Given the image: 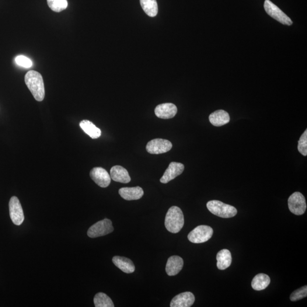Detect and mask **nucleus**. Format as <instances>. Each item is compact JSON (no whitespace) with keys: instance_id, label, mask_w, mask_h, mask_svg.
<instances>
[{"instance_id":"f257e3e1","label":"nucleus","mask_w":307,"mask_h":307,"mask_svg":"<svg viewBox=\"0 0 307 307\" xmlns=\"http://www.w3.org/2000/svg\"><path fill=\"white\" fill-rule=\"evenodd\" d=\"M25 82L34 99L38 102L43 101L45 90L44 79L40 73L33 70L27 72L25 76Z\"/></svg>"},{"instance_id":"f03ea898","label":"nucleus","mask_w":307,"mask_h":307,"mask_svg":"<svg viewBox=\"0 0 307 307\" xmlns=\"http://www.w3.org/2000/svg\"><path fill=\"white\" fill-rule=\"evenodd\" d=\"M184 224V215L182 211L176 206L171 207L167 212L165 224L169 232L177 233L180 231Z\"/></svg>"},{"instance_id":"7ed1b4c3","label":"nucleus","mask_w":307,"mask_h":307,"mask_svg":"<svg viewBox=\"0 0 307 307\" xmlns=\"http://www.w3.org/2000/svg\"><path fill=\"white\" fill-rule=\"evenodd\" d=\"M207 207L212 214L222 218L235 217L237 210L233 206L226 204L219 200H211L208 202Z\"/></svg>"},{"instance_id":"20e7f679","label":"nucleus","mask_w":307,"mask_h":307,"mask_svg":"<svg viewBox=\"0 0 307 307\" xmlns=\"http://www.w3.org/2000/svg\"><path fill=\"white\" fill-rule=\"evenodd\" d=\"M214 234V230L207 225H199L188 234V239L195 243H201L208 241Z\"/></svg>"},{"instance_id":"39448f33","label":"nucleus","mask_w":307,"mask_h":307,"mask_svg":"<svg viewBox=\"0 0 307 307\" xmlns=\"http://www.w3.org/2000/svg\"><path fill=\"white\" fill-rule=\"evenodd\" d=\"M114 230L112 222L110 219H106L95 223L90 226L87 232L90 238H97L111 233Z\"/></svg>"},{"instance_id":"423d86ee","label":"nucleus","mask_w":307,"mask_h":307,"mask_svg":"<svg viewBox=\"0 0 307 307\" xmlns=\"http://www.w3.org/2000/svg\"><path fill=\"white\" fill-rule=\"evenodd\" d=\"M264 8L268 15L283 25L288 26L292 25L293 23L292 20L270 0H265Z\"/></svg>"},{"instance_id":"0eeeda50","label":"nucleus","mask_w":307,"mask_h":307,"mask_svg":"<svg viewBox=\"0 0 307 307\" xmlns=\"http://www.w3.org/2000/svg\"><path fill=\"white\" fill-rule=\"evenodd\" d=\"M288 205L289 211L298 216L304 214L307 209L305 197L299 192H295L289 197Z\"/></svg>"},{"instance_id":"6e6552de","label":"nucleus","mask_w":307,"mask_h":307,"mask_svg":"<svg viewBox=\"0 0 307 307\" xmlns=\"http://www.w3.org/2000/svg\"><path fill=\"white\" fill-rule=\"evenodd\" d=\"M9 207L10 218L14 224L18 226L22 225L25 216L19 198L16 197H12L9 201Z\"/></svg>"},{"instance_id":"1a4fd4ad","label":"nucleus","mask_w":307,"mask_h":307,"mask_svg":"<svg viewBox=\"0 0 307 307\" xmlns=\"http://www.w3.org/2000/svg\"><path fill=\"white\" fill-rule=\"evenodd\" d=\"M173 148L172 143L166 139H154L146 145V151L151 154H160L168 152Z\"/></svg>"},{"instance_id":"9d476101","label":"nucleus","mask_w":307,"mask_h":307,"mask_svg":"<svg viewBox=\"0 0 307 307\" xmlns=\"http://www.w3.org/2000/svg\"><path fill=\"white\" fill-rule=\"evenodd\" d=\"M90 176L99 186L106 188L110 186L111 177L106 170L102 167H95L90 171Z\"/></svg>"},{"instance_id":"9b49d317","label":"nucleus","mask_w":307,"mask_h":307,"mask_svg":"<svg viewBox=\"0 0 307 307\" xmlns=\"http://www.w3.org/2000/svg\"><path fill=\"white\" fill-rule=\"evenodd\" d=\"M184 170V166L182 163L177 162H172L164 173L160 182L163 184L169 183V181L175 178L177 176L181 175Z\"/></svg>"},{"instance_id":"f8f14e48","label":"nucleus","mask_w":307,"mask_h":307,"mask_svg":"<svg viewBox=\"0 0 307 307\" xmlns=\"http://www.w3.org/2000/svg\"><path fill=\"white\" fill-rule=\"evenodd\" d=\"M177 111L176 106L173 103L159 104L155 109L156 116L162 119H170L175 117Z\"/></svg>"},{"instance_id":"ddd939ff","label":"nucleus","mask_w":307,"mask_h":307,"mask_svg":"<svg viewBox=\"0 0 307 307\" xmlns=\"http://www.w3.org/2000/svg\"><path fill=\"white\" fill-rule=\"evenodd\" d=\"M195 298L193 293L185 292L174 297L170 303L171 307H190L194 305Z\"/></svg>"},{"instance_id":"4468645a","label":"nucleus","mask_w":307,"mask_h":307,"mask_svg":"<svg viewBox=\"0 0 307 307\" xmlns=\"http://www.w3.org/2000/svg\"><path fill=\"white\" fill-rule=\"evenodd\" d=\"M184 262L179 256H173L169 258L166 264V271L169 276H175L182 270Z\"/></svg>"},{"instance_id":"2eb2a0df","label":"nucleus","mask_w":307,"mask_h":307,"mask_svg":"<svg viewBox=\"0 0 307 307\" xmlns=\"http://www.w3.org/2000/svg\"><path fill=\"white\" fill-rule=\"evenodd\" d=\"M122 198L126 200L140 199L144 194V190L140 187L121 188L118 191Z\"/></svg>"},{"instance_id":"dca6fc26","label":"nucleus","mask_w":307,"mask_h":307,"mask_svg":"<svg viewBox=\"0 0 307 307\" xmlns=\"http://www.w3.org/2000/svg\"><path fill=\"white\" fill-rule=\"evenodd\" d=\"M111 179L117 182L128 183L131 180L128 171L121 166L111 167L110 172Z\"/></svg>"},{"instance_id":"f3484780","label":"nucleus","mask_w":307,"mask_h":307,"mask_svg":"<svg viewBox=\"0 0 307 307\" xmlns=\"http://www.w3.org/2000/svg\"><path fill=\"white\" fill-rule=\"evenodd\" d=\"M209 120L214 126L219 127L228 124L230 121V116L226 111L218 110L209 115Z\"/></svg>"},{"instance_id":"a211bd4d","label":"nucleus","mask_w":307,"mask_h":307,"mask_svg":"<svg viewBox=\"0 0 307 307\" xmlns=\"http://www.w3.org/2000/svg\"><path fill=\"white\" fill-rule=\"evenodd\" d=\"M112 261L115 266L125 273L131 274L135 271L133 263L128 258L115 256L113 258Z\"/></svg>"},{"instance_id":"6ab92c4d","label":"nucleus","mask_w":307,"mask_h":307,"mask_svg":"<svg viewBox=\"0 0 307 307\" xmlns=\"http://www.w3.org/2000/svg\"><path fill=\"white\" fill-rule=\"evenodd\" d=\"M217 266L219 270H224L228 268L232 263L231 253L228 249H222L217 254Z\"/></svg>"},{"instance_id":"aec40b11","label":"nucleus","mask_w":307,"mask_h":307,"mask_svg":"<svg viewBox=\"0 0 307 307\" xmlns=\"http://www.w3.org/2000/svg\"><path fill=\"white\" fill-rule=\"evenodd\" d=\"M80 127L82 130L92 139H97L100 137L102 132L95 126L92 122L88 120H83L80 123Z\"/></svg>"},{"instance_id":"412c9836","label":"nucleus","mask_w":307,"mask_h":307,"mask_svg":"<svg viewBox=\"0 0 307 307\" xmlns=\"http://www.w3.org/2000/svg\"><path fill=\"white\" fill-rule=\"evenodd\" d=\"M270 284V278L264 274H257L252 282V287L256 291L263 290Z\"/></svg>"},{"instance_id":"4be33fe9","label":"nucleus","mask_w":307,"mask_h":307,"mask_svg":"<svg viewBox=\"0 0 307 307\" xmlns=\"http://www.w3.org/2000/svg\"><path fill=\"white\" fill-rule=\"evenodd\" d=\"M141 5L146 15L155 17L158 14V7L156 0H140Z\"/></svg>"},{"instance_id":"5701e85b","label":"nucleus","mask_w":307,"mask_h":307,"mask_svg":"<svg viewBox=\"0 0 307 307\" xmlns=\"http://www.w3.org/2000/svg\"><path fill=\"white\" fill-rule=\"evenodd\" d=\"M94 304L96 307H114L111 299L103 292L97 293L94 298Z\"/></svg>"},{"instance_id":"b1692460","label":"nucleus","mask_w":307,"mask_h":307,"mask_svg":"<svg viewBox=\"0 0 307 307\" xmlns=\"http://www.w3.org/2000/svg\"><path fill=\"white\" fill-rule=\"evenodd\" d=\"M49 8L55 12H61L67 9V0H47Z\"/></svg>"},{"instance_id":"393cba45","label":"nucleus","mask_w":307,"mask_h":307,"mask_svg":"<svg viewBox=\"0 0 307 307\" xmlns=\"http://www.w3.org/2000/svg\"><path fill=\"white\" fill-rule=\"evenodd\" d=\"M307 296V286L305 285L293 292L290 295V300L292 302H296L306 298Z\"/></svg>"},{"instance_id":"a878e982","label":"nucleus","mask_w":307,"mask_h":307,"mask_svg":"<svg viewBox=\"0 0 307 307\" xmlns=\"http://www.w3.org/2000/svg\"><path fill=\"white\" fill-rule=\"evenodd\" d=\"M298 151L303 156L307 155V130L303 132L298 142Z\"/></svg>"},{"instance_id":"bb28decb","label":"nucleus","mask_w":307,"mask_h":307,"mask_svg":"<svg viewBox=\"0 0 307 307\" xmlns=\"http://www.w3.org/2000/svg\"><path fill=\"white\" fill-rule=\"evenodd\" d=\"M16 64L24 68H30L32 66L33 63L31 59L23 55H19L15 59Z\"/></svg>"}]
</instances>
